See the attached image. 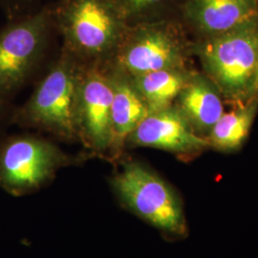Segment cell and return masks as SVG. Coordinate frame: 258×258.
Returning <instances> with one entry per match:
<instances>
[{
	"label": "cell",
	"instance_id": "obj_1",
	"mask_svg": "<svg viewBox=\"0 0 258 258\" xmlns=\"http://www.w3.org/2000/svg\"><path fill=\"white\" fill-rule=\"evenodd\" d=\"M52 19L64 51L83 64H105L130 24L112 0H60Z\"/></svg>",
	"mask_w": 258,
	"mask_h": 258
},
{
	"label": "cell",
	"instance_id": "obj_2",
	"mask_svg": "<svg viewBox=\"0 0 258 258\" xmlns=\"http://www.w3.org/2000/svg\"><path fill=\"white\" fill-rule=\"evenodd\" d=\"M82 66V62L63 51L27 102L15 112L13 120L61 138H79L76 100Z\"/></svg>",
	"mask_w": 258,
	"mask_h": 258
},
{
	"label": "cell",
	"instance_id": "obj_3",
	"mask_svg": "<svg viewBox=\"0 0 258 258\" xmlns=\"http://www.w3.org/2000/svg\"><path fill=\"white\" fill-rule=\"evenodd\" d=\"M111 184L129 211L157 230L176 238L187 234L181 198L148 166L137 161L124 162L112 177Z\"/></svg>",
	"mask_w": 258,
	"mask_h": 258
},
{
	"label": "cell",
	"instance_id": "obj_4",
	"mask_svg": "<svg viewBox=\"0 0 258 258\" xmlns=\"http://www.w3.org/2000/svg\"><path fill=\"white\" fill-rule=\"evenodd\" d=\"M198 51L210 80L225 96H249L258 61V20L211 36Z\"/></svg>",
	"mask_w": 258,
	"mask_h": 258
},
{
	"label": "cell",
	"instance_id": "obj_5",
	"mask_svg": "<svg viewBox=\"0 0 258 258\" xmlns=\"http://www.w3.org/2000/svg\"><path fill=\"white\" fill-rule=\"evenodd\" d=\"M185 62L183 39L166 22L129 24L105 67L132 78L165 69H182Z\"/></svg>",
	"mask_w": 258,
	"mask_h": 258
},
{
	"label": "cell",
	"instance_id": "obj_6",
	"mask_svg": "<svg viewBox=\"0 0 258 258\" xmlns=\"http://www.w3.org/2000/svg\"><path fill=\"white\" fill-rule=\"evenodd\" d=\"M70 158L45 139L16 135L0 143V186L9 194H30L49 182Z\"/></svg>",
	"mask_w": 258,
	"mask_h": 258
},
{
	"label": "cell",
	"instance_id": "obj_7",
	"mask_svg": "<svg viewBox=\"0 0 258 258\" xmlns=\"http://www.w3.org/2000/svg\"><path fill=\"white\" fill-rule=\"evenodd\" d=\"M52 22V11L43 9L0 30V101L26 83L41 56Z\"/></svg>",
	"mask_w": 258,
	"mask_h": 258
},
{
	"label": "cell",
	"instance_id": "obj_8",
	"mask_svg": "<svg viewBox=\"0 0 258 258\" xmlns=\"http://www.w3.org/2000/svg\"><path fill=\"white\" fill-rule=\"evenodd\" d=\"M112 98L110 71L105 65L83 63L76 100L78 137L99 154L111 152Z\"/></svg>",
	"mask_w": 258,
	"mask_h": 258
},
{
	"label": "cell",
	"instance_id": "obj_9",
	"mask_svg": "<svg viewBox=\"0 0 258 258\" xmlns=\"http://www.w3.org/2000/svg\"><path fill=\"white\" fill-rule=\"evenodd\" d=\"M130 147L151 148L180 156H190L210 147L208 139L197 134L176 105L149 112L129 135Z\"/></svg>",
	"mask_w": 258,
	"mask_h": 258
},
{
	"label": "cell",
	"instance_id": "obj_10",
	"mask_svg": "<svg viewBox=\"0 0 258 258\" xmlns=\"http://www.w3.org/2000/svg\"><path fill=\"white\" fill-rule=\"evenodd\" d=\"M185 18L198 30L220 35L258 20V0H188Z\"/></svg>",
	"mask_w": 258,
	"mask_h": 258
},
{
	"label": "cell",
	"instance_id": "obj_11",
	"mask_svg": "<svg viewBox=\"0 0 258 258\" xmlns=\"http://www.w3.org/2000/svg\"><path fill=\"white\" fill-rule=\"evenodd\" d=\"M110 74L113 88L111 103L112 147L110 155L118 157L126 146V140L129 135L148 116L149 110L128 77L112 71Z\"/></svg>",
	"mask_w": 258,
	"mask_h": 258
},
{
	"label": "cell",
	"instance_id": "obj_12",
	"mask_svg": "<svg viewBox=\"0 0 258 258\" xmlns=\"http://www.w3.org/2000/svg\"><path fill=\"white\" fill-rule=\"evenodd\" d=\"M196 131H209L224 113L219 89L201 75H191L177 98V105Z\"/></svg>",
	"mask_w": 258,
	"mask_h": 258
},
{
	"label": "cell",
	"instance_id": "obj_13",
	"mask_svg": "<svg viewBox=\"0 0 258 258\" xmlns=\"http://www.w3.org/2000/svg\"><path fill=\"white\" fill-rule=\"evenodd\" d=\"M190 77L191 74L182 68L158 70L129 79L149 112H153L173 105Z\"/></svg>",
	"mask_w": 258,
	"mask_h": 258
},
{
	"label": "cell",
	"instance_id": "obj_14",
	"mask_svg": "<svg viewBox=\"0 0 258 258\" xmlns=\"http://www.w3.org/2000/svg\"><path fill=\"white\" fill-rule=\"evenodd\" d=\"M257 108L258 102H252L230 113L224 112L209 132L207 139L210 147L221 151L241 148L249 135Z\"/></svg>",
	"mask_w": 258,
	"mask_h": 258
},
{
	"label": "cell",
	"instance_id": "obj_15",
	"mask_svg": "<svg viewBox=\"0 0 258 258\" xmlns=\"http://www.w3.org/2000/svg\"><path fill=\"white\" fill-rule=\"evenodd\" d=\"M121 14L132 23V20L148 11L166 3L168 0H112Z\"/></svg>",
	"mask_w": 258,
	"mask_h": 258
},
{
	"label": "cell",
	"instance_id": "obj_16",
	"mask_svg": "<svg viewBox=\"0 0 258 258\" xmlns=\"http://www.w3.org/2000/svg\"><path fill=\"white\" fill-rule=\"evenodd\" d=\"M28 0H0V6L11 16L17 14Z\"/></svg>",
	"mask_w": 258,
	"mask_h": 258
},
{
	"label": "cell",
	"instance_id": "obj_17",
	"mask_svg": "<svg viewBox=\"0 0 258 258\" xmlns=\"http://www.w3.org/2000/svg\"><path fill=\"white\" fill-rule=\"evenodd\" d=\"M255 93H258V61L257 65H256V69H255V73H254V77H253L252 83H251V86H250L249 95L255 94Z\"/></svg>",
	"mask_w": 258,
	"mask_h": 258
},
{
	"label": "cell",
	"instance_id": "obj_18",
	"mask_svg": "<svg viewBox=\"0 0 258 258\" xmlns=\"http://www.w3.org/2000/svg\"><path fill=\"white\" fill-rule=\"evenodd\" d=\"M4 111V101H0V117Z\"/></svg>",
	"mask_w": 258,
	"mask_h": 258
}]
</instances>
